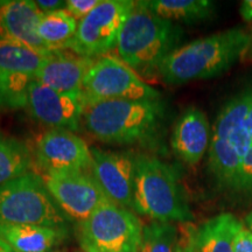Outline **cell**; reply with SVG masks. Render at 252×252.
Segmentation results:
<instances>
[{
  "label": "cell",
  "mask_w": 252,
  "mask_h": 252,
  "mask_svg": "<svg viewBox=\"0 0 252 252\" xmlns=\"http://www.w3.org/2000/svg\"><path fill=\"white\" fill-rule=\"evenodd\" d=\"M35 4L43 14L52 13L65 7V1L61 0H36Z\"/></svg>",
  "instance_id": "28"
},
{
  "label": "cell",
  "mask_w": 252,
  "mask_h": 252,
  "mask_svg": "<svg viewBox=\"0 0 252 252\" xmlns=\"http://www.w3.org/2000/svg\"><path fill=\"white\" fill-rule=\"evenodd\" d=\"M250 119L252 125V102L250 105ZM239 194L252 195V143L247 156H245L243 167H242V178H241V189Z\"/></svg>",
  "instance_id": "26"
},
{
  "label": "cell",
  "mask_w": 252,
  "mask_h": 252,
  "mask_svg": "<svg viewBox=\"0 0 252 252\" xmlns=\"http://www.w3.org/2000/svg\"><path fill=\"white\" fill-rule=\"evenodd\" d=\"M78 21L65 8L43 14L37 34L50 53L68 50L77 32Z\"/></svg>",
  "instance_id": "21"
},
{
  "label": "cell",
  "mask_w": 252,
  "mask_h": 252,
  "mask_svg": "<svg viewBox=\"0 0 252 252\" xmlns=\"http://www.w3.org/2000/svg\"><path fill=\"white\" fill-rule=\"evenodd\" d=\"M179 229L174 223L152 220L144 225L137 252H178Z\"/></svg>",
  "instance_id": "23"
},
{
  "label": "cell",
  "mask_w": 252,
  "mask_h": 252,
  "mask_svg": "<svg viewBox=\"0 0 252 252\" xmlns=\"http://www.w3.org/2000/svg\"><path fill=\"white\" fill-rule=\"evenodd\" d=\"M0 237L18 252H52L68 237V229L0 223Z\"/></svg>",
  "instance_id": "18"
},
{
  "label": "cell",
  "mask_w": 252,
  "mask_h": 252,
  "mask_svg": "<svg viewBox=\"0 0 252 252\" xmlns=\"http://www.w3.org/2000/svg\"><path fill=\"white\" fill-rule=\"evenodd\" d=\"M0 252H18V251L14 250L11 245L6 243L4 239L0 237Z\"/></svg>",
  "instance_id": "30"
},
{
  "label": "cell",
  "mask_w": 252,
  "mask_h": 252,
  "mask_svg": "<svg viewBox=\"0 0 252 252\" xmlns=\"http://www.w3.org/2000/svg\"><path fill=\"white\" fill-rule=\"evenodd\" d=\"M54 202L77 224L90 219L97 209L111 202L90 172L40 174Z\"/></svg>",
  "instance_id": "10"
},
{
  "label": "cell",
  "mask_w": 252,
  "mask_h": 252,
  "mask_svg": "<svg viewBox=\"0 0 252 252\" xmlns=\"http://www.w3.org/2000/svg\"><path fill=\"white\" fill-rule=\"evenodd\" d=\"M234 251L252 252V232L244 224L243 220L236 222L234 229Z\"/></svg>",
  "instance_id": "25"
},
{
  "label": "cell",
  "mask_w": 252,
  "mask_h": 252,
  "mask_svg": "<svg viewBox=\"0 0 252 252\" xmlns=\"http://www.w3.org/2000/svg\"><path fill=\"white\" fill-rule=\"evenodd\" d=\"M210 125L206 113L190 106L175 122L171 137L173 152L188 166H196L209 149Z\"/></svg>",
  "instance_id": "16"
},
{
  "label": "cell",
  "mask_w": 252,
  "mask_h": 252,
  "mask_svg": "<svg viewBox=\"0 0 252 252\" xmlns=\"http://www.w3.org/2000/svg\"><path fill=\"white\" fill-rule=\"evenodd\" d=\"M241 17L245 23L252 24V0H245L241 4Z\"/></svg>",
  "instance_id": "29"
},
{
  "label": "cell",
  "mask_w": 252,
  "mask_h": 252,
  "mask_svg": "<svg viewBox=\"0 0 252 252\" xmlns=\"http://www.w3.org/2000/svg\"><path fill=\"white\" fill-rule=\"evenodd\" d=\"M145 7L172 23H197L213 17L215 4L208 0H143Z\"/></svg>",
  "instance_id": "19"
},
{
  "label": "cell",
  "mask_w": 252,
  "mask_h": 252,
  "mask_svg": "<svg viewBox=\"0 0 252 252\" xmlns=\"http://www.w3.org/2000/svg\"><path fill=\"white\" fill-rule=\"evenodd\" d=\"M43 13L33 0L0 1V36L42 55H49L37 34Z\"/></svg>",
  "instance_id": "15"
},
{
  "label": "cell",
  "mask_w": 252,
  "mask_h": 252,
  "mask_svg": "<svg viewBox=\"0 0 252 252\" xmlns=\"http://www.w3.org/2000/svg\"><path fill=\"white\" fill-rule=\"evenodd\" d=\"M195 226L190 223H184L179 231L178 252H198L195 242Z\"/></svg>",
  "instance_id": "27"
},
{
  "label": "cell",
  "mask_w": 252,
  "mask_h": 252,
  "mask_svg": "<svg viewBox=\"0 0 252 252\" xmlns=\"http://www.w3.org/2000/svg\"><path fill=\"white\" fill-rule=\"evenodd\" d=\"M134 6L133 0H102L90 14L78 21L68 50L91 59L110 54L117 46L119 34Z\"/></svg>",
  "instance_id": "9"
},
{
  "label": "cell",
  "mask_w": 252,
  "mask_h": 252,
  "mask_svg": "<svg viewBox=\"0 0 252 252\" xmlns=\"http://www.w3.org/2000/svg\"><path fill=\"white\" fill-rule=\"evenodd\" d=\"M252 82L220 108L208 149V171L216 186L239 194L242 167L252 143Z\"/></svg>",
  "instance_id": "1"
},
{
  "label": "cell",
  "mask_w": 252,
  "mask_h": 252,
  "mask_svg": "<svg viewBox=\"0 0 252 252\" xmlns=\"http://www.w3.org/2000/svg\"><path fill=\"white\" fill-rule=\"evenodd\" d=\"M102 0H68L65 1V11L76 20H82L90 14L100 4Z\"/></svg>",
  "instance_id": "24"
},
{
  "label": "cell",
  "mask_w": 252,
  "mask_h": 252,
  "mask_svg": "<svg viewBox=\"0 0 252 252\" xmlns=\"http://www.w3.org/2000/svg\"><path fill=\"white\" fill-rule=\"evenodd\" d=\"M46 56L0 36V109L26 108L28 90Z\"/></svg>",
  "instance_id": "11"
},
{
  "label": "cell",
  "mask_w": 252,
  "mask_h": 252,
  "mask_svg": "<svg viewBox=\"0 0 252 252\" xmlns=\"http://www.w3.org/2000/svg\"><path fill=\"white\" fill-rule=\"evenodd\" d=\"M143 228L132 210L109 202L77 224V238L83 252H137Z\"/></svg>",
  "instance_id": "7"
},
{
  "label": "cell",
  "mask_w": 252,
  "mask_h": 252,
  "mask_svg": "<svg viewBox=\"0 0 252 252\" xmlns=\"http://www.w3.org/2000/svg\"><path fill=\"white\" fill-rule=\"evenodd\" d=\"M52 252H62V251H52Z\"/></svg>",
  "instance_id": "33"
},
{
  "label": "cell",
  "mask_w": 252,
  "mask_h": 252,
  "mask_svg": "<svg viewBox=\"0 0 252 252\" xmlns=\"http://www.w3.org/2000/svg\"><path fill=\"white\" fill-rule=\"evenodd\" d=\"M243 222H244V224L248 226V229L250 230V231L252 232V210H251L250 213L248 214L247 216L244 217V220H243Z\"/></svg>",
  "instance_id": "32"
},
{
  "label": "cell",
  "mask_w": 252,
  "mask_h": 252,
  "mask_svg": "<svg viewBox=\"0 0 252 252\" xmlns=\"http://www.w3.org/2000/svg\"><path fill=\"white\" fill-rule=\"evenodd\" d=\"M34 154L24 141L0 133V185L32 172Z\"/></svg>",
  "instance_id": "22"
},
{
  "label": "cell",
  "mask_w": 252,
  "mask_h": 252,
  "mask_svg": "<svg viewBox=\"0 0 252 252\" xmlns=\"http://www.w3.org/2000/svg\"><path fill=\"white\" fill-rule=\"evenodd\" d=\"M163 119L161 99L105 100L86 106L87 131L106 144L131 145L156 137Z\"/></svg>",
  "instance_id": "3"
},
{
  "label": "cell",
  "mask_w": 252,
  "mask_h": 252,
  "mask_svg": "<svg viewBox=\"0 0 252 252\" xmlns=\"http://www.w3.org/2000/svg\"><path fill=\"white\" fill-rule=\"evenodd\" d=\"M32 118L49 128L76 131L83 118V96L60 93L36 80L31 84L26 108Z\"/></svg>",
  "instance_id": "13"
},
{
  "label": "cell",
  "mask_w": 252,
  "mask_h": 252,
  "mask_svg": "<svg viewBox=\"0 0 252 252\" xmlns=\"http://www.w3.org/2000/svg\"><path fill=\"white\" fill-rule=\"evenodd\" d=\"M90 173L112 203L134 212L135 157L93 147Z\"/></svg>",
  "instance_id": "14"
},
{
  "label": "cell",
  "mask_w": 252,
  "mask_h": 252,
  "mask_svg": "<svg viewBox=\"0 0 252 252\" xmlns=\"http://www.w3.org/2000/svg\"><path fill=\"white\" fill-rule=\"evenodd\" d=\"M134 212L163 223H190L187 195L173 166L152 156L135 157Z\"/></svg>",
  "instance_id": "5"
},
{
  "label": "cell",
  "mask_w": 252,
  "mask_h": 252,
  "mask_svg": "<svg viewBox=\"0 0 252 252\" xmlns=\"http://www.w3.org/2000/svg\"><path fill=\"white\" fill-rule=\"evenodd\" d=\"M0 223L68 229V219L34 172L0 185Z\"/></svg>",
  "instance_id": "6"
},
{
  "label": "cell",
  "mask_w": 252,
  "mask_h": 252,
  "mask_svg": "<svg viewBox=\"0 0 252 252\" xmlns=\"http://www.w3.org/2000/svg\"><path fill=\"white\" fill-rule=\"evenodd\" d=\"M243 61H249V62H252V40H251V43L250 46L248 47L247 52H245V54L243 56Z\"/></svg>",
  "instance_id": "31"
},
{
  "label": "cell",
  "mask_w": 252,
  "mask_h": 252,
  "mask_svg": "<svg viewBox=\"0 0 252 252\" xmlns=\"http://www.w3.org/2000/svg\"><path fill=\"white\" fill-rule=\"evenodd\" d=\"M34 162L45 173L90 172L91 149L72 131L48 128L34 146Z\"/></svg>",
  "instance_id": "12"
},
{
  "label": "cell",
  "mask_w": 252,
  "mask_h": 252,
  "mask_svg": "<svg viewBox=\"0 0 252 252\" xmlns=\"http://www.w3.org/2000/svg\"><path fill=\"white\" fill-rule=\"evenodd\" d=\"M182 30L179 25L158 17L135 1L119 34L117 56L140 76L158 74L163 60L179 48Z\"/></svg>",
  "instance_id": "4"
},
{
  "label": "cell",
  "mask_w": 252,
  "mask_h": 252,
  "mask_svg": "<svg viewBox=\"0 0 252 252\" xmlns=\"http://www.w3.org/2000/svg\"><path fill=\"white\" fill-rule=\"evenodd\" d=\"M82 96L86 106L105 100L161 99L159 91L112 54L96 59L84 77Z\"/></svg>",
  "instance_id": "8"
},
{
  "label": "cell",
  "mask_w": 252,
  "mask_h": 252,
  "mask_svg": "<svg viewBox=\"0 0 252 252\" xmlns=\"http://www.w3.org/2000/svg\"><path fill=\"white\" fill-rule=\"evenodd\" d=\"M96 59L71 52H55L46 56L35 80L60 93L82 94L84 77Z\"/></svg>",
  "instance_id": "17"
},
{
  "label": "cell",
  "mask_w": 252,
  "mask_h": 252,
  "mask_svg": "<svg viewBox=\"0 0 252 252\" xmlns=\"http://www.w3.org/2000/svg\"><path fill=\"white\" fill-rule=\"evenodd\" d=\"M237 219L229 213L214 216L195 229L198 252H235L234 229Z\"/></svg>",
  "instance_id": "20"
},
{
  "label": "cell",
  "mask_w": 252,
  "mask_h": 252,
  "mask_svg": "<svg viewBox=\"0 0 252 252\" xmlns=\"http://www.w3.org/2000/svg\"><path fill=\"white\" fill-rule=\"evenodd\" d=\"M251 40L252 34L241 27L194 40L167 56L158 75L171 86L219 76L243 59Z\"/></svg>",
  "instance_id": "2"
}]
</instances>
